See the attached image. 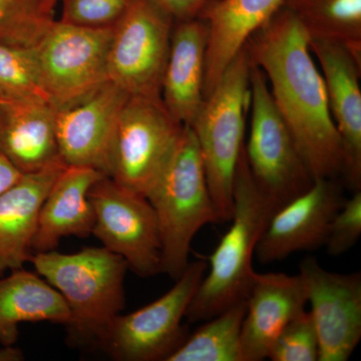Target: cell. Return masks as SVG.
I'll use <instances>...</instances> for the list:
<instances>
[{"label": "cell", "mask_w": 361, "mask_h": 361, "mask_svg": "<svg viewBox=\"0 0 361 361\" xmlns=\"http://www.w3.org/2000/svg\"><path fill=\"white\" fill-rule=\"evenodd\" d=\"M361 235V191L355 192L330 223L324 246L330 256H341L355 245Z\"/></svg>", "instance_id": "cell-29"}, {"label": "cell", "mask_w": 361, "mask_h": 361, "mask_svg": "<svg viewBox=\"0 0 361 361\" xmlns=\"http://www.w3.org/2000/svg\"><path fill=\"white\" fill-rule=\"evenodd\" d=\"M71 312L65 299L37 273L25 268L0 277V343L13 346L23 322H51L66 326Z\"/></svg>", "instance_id": "cell-22"}, {"label": "cell", "mask_w": 361, "mask_h": 361, "mask_svg": "<svg viewBox=\"0 0 361 361\" xmlns=\"http://www.w3.org/2000/svg\"><path fill=\"white\" fill-rule=\"evenodd\" d=\"M0 153L23 174L63 161L56 110L45 101H0Z\"/></svg>", "instance_id": "cell-20"}, {"label": "cell", "mask_w": 361, "mask_h": 361, "mask_svg": "<svg viewBox=\"0 0 361 361\" xmlns=\"http://www.w3.org/2000/svg\"><path fill=\"white\" fill-rule=\"evenodd\" d=\"M175 20L157 0H130L113 26L109 80L130 96L161 97Z\"/></svg>", "instance_id": "cell-10"}, {"label": "cell", "mask_w": 361, "mask_h": 361, "mask_svg": "<svg viewBox=\"0 0 361 361\" xmlns=\"http://www.w3.org/2000/svg\"><path fill=\"white\" fill-rule=\"evenodd\" d=\"M104 176L82 166H66L61 171L40 208L33 253L56 250L66 237L87 238L92 234L94 212L89 192Z\"/></svg>", "instance_id": "cell-18"}, {"label": "cell", "mask_w": 361, "mask_h": 361, "mask_svg": "<svg viewBox=\"0 0 361 361\" xmlns=\"http://www.w3.org/2000/svg\"><path fill=\"white\" fill-rule=\"evenodd\" d=\"M319 61L329 110L343 151V178L353 193L361 191V63L343 45L310 39Z\"/></svg>", "instance_id": "cell-15"}, {"label": "cell", "mask_w": 361, "mask_h": 361, "mask_svg": "<svg viewBox=\"0 0 361 361\" xmlns=\"http://www.w3.org/2000/svg\"><path fill=\"white\" fill-rule=\"evenodd\" d=\"M295 14L310 39L343 45L361 63V0H293Z\"/></svg>", "instance_id": "cell-23"}, {"label": "cell", "mask_w": 361, "mask_h": 361, "mask_svg": "<svg viewBox=\"0 0 361 361\" xmlns=\"http://www.w3.org/2000/svg\"><path fill=\"white\" fill-rule=\"evenodd\" d=\"M344 201L338 179H315L305 193L273 214L256 248L259 262L270 264L324 246L330 223Z\"/></svg>", "instance_id": "cell-13"}, {"label": "cell", "mask_w": 361, "mask_h": 361, "mask_svg": "<svg viewBox=\"0 0 361 361\" xmlns=\"http://www.w3.org/2000/svg\"><path fill=\"white\" fill-rule=\"evenodd\" d=\"M246 44L252 63L265 73L273 101L313 179H338L343 171L341 137L310 35L295 14L282 6Z\"/></svg>", "instance_id": "cell-1"}, {"label": "cell", "mask_w": 361, "mask_h": 361, "mask_svg": "<svg viewBox=\"0 0 361 361\" xmlns=\"http://www.w3.org/2000/svg\"><path fill=\"white\" fill-rule=\"evenodd\" d=\"M272 361H318L319 342L310 311L297 313L285 325L271 348Z\"/></svg>", "instance_id": "cell-27"}, {"label": "cell", "mask_w": 361, "mask_h": 361, "mask_svg": "<svg viewBox=\"0 0 361 361\" xmlns=\"http://www.w3.org/2000/svg\"><path fill=\"white\" fill-rule=\"evenodd\" d=\"M146 197L158 220L161 273L177 280L190 263L197 233L204 226L220 223L190 126L183 127L172 155Z\"/></svg>", "instance_id": "cell-4"}, {"label": "cell", "mask_w": 361, "mask_h": 361, "mask_svg": "<svg viewBox=\"0 0 361 361\" xmlns=\"http://www.w3.org/2000/svg\"><path fill=\"white\" fill-rule=\"evenodd\" d=\"M276 211L254 183L243 147L233 187L231 225L209 258L210 266L188 307L185 317L190 322H205L247 300L255 275L256 248Z\"/></svg>", "instance_id": "cell-2"}, {"label": "cell", "mask_w": 361, "mask_h": 361, "mask_svg": "<svg viewBox=\"0 0 361 361\" xmlns=\"http://www.w3.org/2000/svg\"><path fill=\"white\" fill-rule=\"evenodd\" d=\"M209 26L201 18L176 21L161 97L178 122L191 126L205 101L206 54Z\"/></svg>", "instance_id": "cell-17"}, {"label": "cell", "mask_w": 361, "mask_h": 361, "mask_svg": "<svg viewBox=\"0 0 361 361\" xmlns=\"http://www.w3.org/2000/svg\"><path fill=\"white\" fill-rule=\"evenodd\" d=\"M306 304L307 292L299 273L255 272L242 324L243 361L267 360L281 330Z\"/></svg>", "instance_id": "cell-16"}, {"label": "cell", "mask_w": 361, "mask_h": 361, "mask_svg": "<svg viewBox=\"0 0 361 361\" xmlns=\"http://www.w3.org/2000/svg\"><path fill=\"white\" fill-rule=\"evenodd\" d=\"M247 300L205 320L166 361H243L242 324Z\"/></svg>", "instance_id": "cell-24"}, {"label": "cell", "mask_w": 361, "mask_h": 361, "mask_svg": "<svg viewBox=\"0 0 361 361\" xmlns=\"http://www.w3.org/2000/svg\"><path fill=\"white\" fill-rule=\"evenodd\" d=\"M94 212L92 234L125 259L137 276L161 273V239L155 211L146 196L104 176L89 192Z\"/></svg>", "instance_id": "cell-11"}, {"label": "cell", "mask_w": 361, "mask_h": 361, "mask_svg": "<svg viewBox=\"0 0 361 361\" xmlns=\"http://www.w3.org/2000/svg\"><path fill=\"white\" fill-rule=\"evenodd\" d=\"M319 342L318 361H346L361 339V274H339L314 257L299 264Z\"/></svg>", "instance_id": "cell-12"}, {"label": "cell", "mask_w": 361, "mask_h": 361, "mask_svg": "<svg viewBox=\"0 0 361 361\" xmlns=\"http://www.w3.org/2000/svg\"><path fill=\"white\" fill-rule=\"evenodd\" d=\"M30 263L65 299L71 312L68 341L97 346L126 306L125 259L103 246L85 247L71 254L33 253Z\"/></svg>", "instance_id": "cell-3"}, {"label": "cell", "mask_w": 361, "mask_h": 361, "mask_svg": "<svg viewBox=\"0 0 361 361\" xmlns=\"http://www.w3.org/2000/svg\"><path fill=\"white\" fill-rule=\"evenodd\" d=\"M283 1L217 0L204 9L199 16L209 26L204 97L212 92L232 59Z\"/></svg>", "instance_id": "cell-21"}, {"label": "cell", "mask_w": 361, "mask_h": 361, "mask_svg": "<svg viewBox=\"0 0 361 361\" xmlns=\"http://www.w3.org/2000/svg\"><path fill=\"white\" fill-rule=\"evenodd\" d=\"M23 173L0 153V195L20 179Z\"/></svg>", "instance_id": "cell-31"}, {"label": "cell", "mask_w": 361, "mask_h": 361, "mask_svg": "<svg viewBox=\"0 0 361 361\" xmlns=\"http://www.w3.org/2000/svg\"><path fill=\"white\" fill-rule=\"evenodd\" d=\"M63 161L26 173L0 195V277L30 262L40 208L61 171Z\"/></svg>", "instance_id": "cell-19"}, {"label": "cell", "mask_w": 361, "mask_h": 361, "mask_svg": "<svg viewBox=\"0 0 361 361\" xmlns=\"http://www.w3.org/2000/svg\"><path fill=\"white\" fill-rule=\"evenodd\" d=\"M208 269L205 259L190 262L160 298L118 315L99 341V348L118 361H166L186 339L183 318Z\"/></svg>", "instance_id": "cell-9"}, {"label": "cell", "mask_w": 361, "mask_h": 361, "mask_svg": "<svg viewBox=\"0 0 361 361\" xmlns=\"http://www.w3.org/2000/svg\"><path fill=\"white\" fill-rule=\"evenodd\" d=\"M25 360L23 351L13 346H4L0 349V361H20Z\"/></svg>", "instance_id": "cell-32"}, {"label": "cell", "mask_w": 361, "mask_h": 361, "mask_svg": "<svg viewBox=\"0 0 361 361\" xmlns=\"http://www.w3.org/2000/svg\"><path fill=\"white\" fill-rule=\"evenodd\" d=\"M0 101L47 102L32 49L0 44Z\"/></svg>", "instance_id": "cell-26"}, {"label": "cell", "mask_w": 361, "mask_h": 361, "mask_svg": "<svg viewBox=\"0 0 361 361\" xmlns=\"http://www.w3.org/2000/svg\"><path fill=\"white\" fill-rule=\"evenodd\" d=\"M56 2H58V1H61V0H56Z\"/></svg>", "instance_id": "cell-34"}, {"label": "cell", "mask_w": 361, "mask_h": 361, "mask_svg": "<svg viewBox=\"0 0 361 361\" xmlns=\"http://www.w3.org/2000/svg\"><path fill=\"white\" fill-rule=\"evenodd\" d=\"M183 127L161 97L130 96L116 122L106 176L146 196L172 155Z\"/></svg>", "instance_id": "cell-8"}, {"label": "cell", "mask_w": 361, "mask_h": 361, "mask_svg": "<svg viewBox=\"0 0 361 361\" xmlns=\"http://www.w3.org/2000/svg\"><path fill=\"white\" fill-rule=\"evenodd\" d=\"M56 0H0V44L32 49L54 18Z\"/></svg>", "instance_id": "cell-25"}, {"label": "cell", "mask_w": 361, "mask_h": 361, "mask_svg": "<svg viewBox=\"0 0 361 361\" xmlns=\"http://www.w3.org/2000/svg\"><path fill=\"white\" fill-rule=\"evenodd\" d=\"M176 21L199 18L207 6L217 0H157Z\"/></svg>", "instance_id": "cell-30"}, {"label": "cell", "mask_w": 361, "mask_h": 361, "mask_svg": "<svg viewBox=\"0 0 361 361\" xmlns=\"http://www.w3.org/2000/svg\"><path fill=\"white\" fill-rule=\"evenodd\" d=\"M293 1V0H284L283 1V6L284 4H289V2Z\"/></svg>", "instance_id": "cell-33"}, {"label": "cell", "mask_w": 361, "mask_h": 361, "mask_svg": "<svg viewBox=\"0 0 361 361\" xmlns=\"http://www.w3.org/2000/svg\"><path fill=\"white\" fill-rule=\"evenodd\" d=\"M251 66L245 44L205 97L190 126L198 142L220 223L229 222L233 214L235 174L245 145V111L250 101Z\"/></svg>", "instance_id": "cell-5"}, {"label": "cell", "mask_w": 361, "mask_h": 361, "mask_svg": "<svg viewBox=\"0 0 361 361\" xmlns=\"http://www.w3.org/2000/svg\"><path fill=\"white\" fill-rule=\"evenodd\" d=\"M250 134L244 149L254 183L278 209L305 193L314 179L273 101L265 73L252 63Z\"/></svg>", "instance_id": "cell-6"}, {"label": "cell", "mask_w": 361, "mask_h": 361, "mask_svg": "<svg viewBox=\"0 0 361 361\" xmlns=\"http://www.w3.org/2000/svg\"><path fill=\"white\" fill-rule=\"evenodd\" d=\"M61 21L90 28L113 27L122 18L130 0H61Z\"/></svg>", "instance_id": "cell-28"}, {"label": "cell", "mask_w": 361, "mask_h": 361, "mask_svg": "<svg viewBox=\"0 0 361 361\" xmlns=\"http://www.w3.org/2000/svg\"><path fill=\"white\" fill-rule=\"evenodd\" d=\"M111 33L113 27L54 20L32 47L40 87L54 110L80 103L108 82Z\"/></svg>", "instance_id": "cell-7"}, {"label": "cell", "mask_w": 361, "mask_h": 361, "mask_svg": "<svg viewBox=\"0 0 361 361\" xmlns=\"http://www.w3.org/2000/svg\"><path fill=\"white\" fill-rule=\"evenodd\" d=\"M128 94L111 80L80 103L56 110L59 156L66 166H82L108 174L116 122Z\"/></svg>", "instance_id": "cell-14"}]
</instances>
